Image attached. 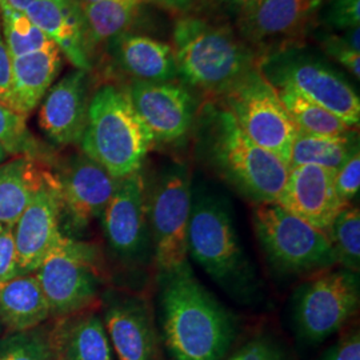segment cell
<instances>
[{"label": "cell", "instance_id": "6da1fadb", "mask_svg": "<svg viewBox=\"0 0 360 360\" xmlns=\"http://www.w3.org/2000/svg\"><path fill=\"white\" fill-rule=\"evenodd\" d=\"M158 328L167 360H227L236 321L190 263L159 275Z\"/></svg>", "mask_w": 360, "mask_h": 360}, {"label": "cell", "instance_id": "7a4b0ae2", "mask_svg": "<svg viewBox=\"0 0 360 360\" xmlns=\"http://www.w3.org/2000/svg\"><path fill=\"white\" fill-rule=\"evenodd\" d=\"M196 119V153L207 167L254 205L275 203L288 166L252 142L224 105L206 104Z\"/></svg>", "mask_w": 360, "mask_h": 360}, {"label": "cell", "instance_id": "3957f363", "mask_svg": "<svg viewBox=\"0 0 360 360\" xmlns=\"http://www.w3.org/2000/svg\"><path fill=\"white\" fill-rule=\"evenodd\" d=\"M154 136L129 101L127 91L104 84L91 96L82 153L112 175L126 178L142 169Z\"/></svg>", "mask_w": 360, "mask_h": 360}, {"label": "cell", "instance_id": "277c9868", "mask_svg": "<svg viewBox=\"0 0 360 360\" xmlns=\"http://www.w3.org/2000/svg\"><path fill=\"white\" fill-rule=\"evenodd\" d=\"M178 74L191 87L223 95L255 67L254 55L229 27L184 16L174 27Z\"/></svg>", "mask_w": 360, "mask_h": 360}, {"label": "cell", "instance_id": "5b68a950", "mask_svg": "<svg viewBox=\"0 0 360 360\" xmlns=\"http://www.w3.org/2000/svg\"><path fill=\"white\" fill-rule=\"evenodd\" d=\"M187 251L226 291L240 295L250 290L252 269L224 199L206 193L193 196Z\"/></svg>", "mask_w": 360, "mask_h": 360}, {"label": "cell", "instance_id": "8992f818", "mask_svg": "<svg viewBox=\"0 0 360 360\" xmlns=\"http://www.w3.org/2000/svg\"><path fill=\"white\" fill-rule=\"evenodd\" d=\"M144 206L158 275L187 263V233L193 207L191 175L186 165L169 163L147 179Z\"/></svg>", "mask_w": 360, "mask_h": 360}, {"label": "cell", "instance_id": "52a82bcc", "mask_svg": "<svg viewBox=\"0 0 360 360\" xmlns=\"http://www.w3.org/2000/svg\"><path fill=\"white\" fill-rule=\"evenodd\" d=\"M252 224L271 267L288 276H314L338 266L326 232L275 203L255 205Z\"/></svg>", "mask_w": 360, "mask_h": 360}, {"label": "cell", "instance_id": "ba28073f", "mask_svg": "<svg viewBox=\"0 0 360 360\" xmlns=\"http://www.w3.org/2000/svg\"><path fill=\"white\" fill-rule=\"evenodd\" d=\"M34 274L56 319L94 309L103 294L99 250L82 239L63 236Z\"/></svg>", "mask_w": 360, "mask_h": 360}, {"label": "cell", "instance_id": "9c48e42d", "mask_svg": "<svg viewBox=\"0 0 360 360\" xmlns=\"http://www.w3.org/2000/svg\"><path fill=\"white\" fill-rule=\"evenodd\" d=\"M259 68L275 89L290 87L340 117L351 129H358V94L345 77L319 58L287 47L267 55Z\"/></svg>", "mask_w": 360, "mask_h": 360}, {"label": "cell", "instance_id": "30bf717a", "mask_svg": "<svg viewBox=\"0 0 360 360\" xmlns=\"http://www.w3.org/2000/svg\"><path fill=\"white\" fill-rule=\"evenodd\" d=\"M360 303L359 274L330 269L300 284L292 297V322L297 338L319 345L340 331Z\"/></svg>", "mask_w": 360, "mask_h": 360}, {"label": "cell", "instance_id": "8fae6325", "mask_svg": "<svg viewBox=\"0 0 360 360\" xmlns=\"http://www.w3.org/2000/svg\"><path fill=\"white\" fill-rule=\"evenodd\" d=\"M221 96V105L231 112L245 135L288 166L297 129L278 91L259 65L252 67Z\"/></svg>", "mask_w": 360, "mask_h": 360}, {"label": "cell", "instance_id": "7c38bea8", "mask_svg": "<svg viewBox=\"0 0 360 360\" xmlns=\"http://www.w3.org/2000/svg\"><path fill=\"white\" fill-rule=\"evenodd\" d=\"M60 190V231L80 239L101 220L119 179L87 155H71L52 168Z\"/></svg>", "mask_w": 360, "mask_h": 360}, {"label": "cell", "instance_id": "4fadbf2b", "mask_svg": "<svg viewBox=\"0 0 360 360\" xmlns=\"http://www.w3.org/2000/svg\"><path fill=\"white\" fill-rule=\"evenodd\" d=\"M144 174H131L117 181L101 218L111 252L127 266H146L153 260V243L144 206Z\"/></svg>", "mask_w": 360, "mask_h": 360}, {"label": "cell", "instance_id": "5bb4252c", "mask_svg": "<svg viewBox=\"0 0 360 360\" xmlns=\"http://www.w3.org/2000/svg\"><path fill=\"white\" fill-rule=\"evenodd\" d=\"M103 323L117 360H165L154 309L142 294L108 290L101 297Z\"/></svg>", "mask_w": 360, "mask_h": 360}, {"label": "cell", "instance_id": "9a60e30c", "mask_svg": "<svg viewBox=\"0 0 360 360\" xmlns=\"http://www.w3.org/2000/svg\"><path fill=\"white\" fill-rule=\"evenodd\" d=\"M60 208L59 183L51 168L38 193L13 226L19 275L34 274L63 238Z\"/></svg>", "mask_w": 360, "mask_h": 360}, {"label": "cell", "instance_id": "2e32d148", "mask_svg": "<svg viewBox=\"0 0 360 360\" xmlns=\"http://www.w3.org/2000/svg\"><path fill=\"white\" fill-rule=\"evenodd\" d=\"M129 101L155 143H175L188 135L198 115L193 94L171 82L150 83L132 80L126 89Z\"/></svg>", "mask_w": 360, "mask_h": 360}, {"label": "cell", "instance_id": "e0dca14e", "mask_svg": "<svg viewBox=\"0 0 360 360\" xmlns=\"http://www.w3.org/2000/svg\"><path fill=\"white\" fill-rule=\"evenodd\" d=\"M90 101L89 71L77 68L44 95L39 104V127L58 147L79 144L87 124Z\"/></svg>", "mask_w": 360, "mask_h": 360}, {"label": "cell", "instance_id": "ac0fdd59", "mask_svg": "<svg viewBox=\"0 0 360 360\" xmlns=\"http://www.w3.org/2000/svg\"><path fill=\"white\" fill-rule=\"evenodd\" d=\"M276 203L323 232H327L338 214L347 206L335 191L334 172L318 166L288 168Z\"/></svg>", "mask_w": 360, "mask_h": 360}, {"label": "cell", "instance_id": "d6986e66", "mask_svg": "<svg viewBox=\"0 0 360 360\" xmlns=\"http://www.w3.org/2000/svg\"><path fill=\"white\" fill-rule=\"evenodd\" d=\"M328 0H260L240 13L239 27L251 43L263 44L302 37Z\"/></svg>", "mask_w": 360, "mask_h": 360}, {"label": "cell", "instance_id": "ffe728a7", "mask_svg": "<svg viewBox=\"0 0 360 360\" xmlns=\"http://www.w3.org/2000/svg\"><path fill=\"white\" fill-rule=\"evenodd\" d=\"M25 13L77 70L90 71V41L75 0H35Z\"/></svg>", "mask_w": 360, "mask_h": 360}, {"label": "cell", "instance_id": "44dd1931", "mask_svg": "<svg viewBox=\"0 0 360 360\" xmlns=\"http://www.w3.org/2000/svg\"><path fill=\"white\" fill-rule=\"evenodd\" d=\"M58 321L51 331L55 360H115L103 319L95 309Z\"/></svg>", "mask_w": 360, "mask_h": 360}, {"label": "cell", "instance_id": "7402d4cb", "mask_svg": "<svg viewBox=\"0 0 360 360\" xmlns=\"http://www.w3.org/2000/svg\"><path fill=\"white\" fill-rule=\"evenodd\" d=\"M116 63L134 80L166 83L179 77L172 47L158 39L124 32L112 39Z\"/></svg>", "mask_w": 360, "mask_h": 360}, {"label": "cell", "instance_id": "603a6c76", "mask_svg": "<svg viewBox=\"0 0 360 360\" xmlns=\"http://www.w3.org/2000/svg\"><path fill=\"white\" fill-rule=\"evenodd\" d=\"M13 59V96L16 112L28 116L43 101L59 75L63 60L58 47Z\"/></svg>", "mask_w": 360, "mask_h": 360}, {"label": "cell", "instance_id": "cb8c5ba5", "mask_svg": "<svg viewBox=\"0 0 360 360\" xmlns=\"http://www.w3.org/2000/svg\"><path fill=\"white\" fill-rule=\"evenodd\" d=\"M50 316L49 302L35 274L18 275L0 287V323L8 333L37 328Z\"/></svg>", "mask_w": 360, "mask_h": 360}, {"label": "cell", "instance_id": "d4e9b609", "mask_svg": "<svg viewBox=\"0 0 360 360\" xmlns=\"http://www.w3.org/2000/svg\"><path fill=\"white\" fill-rule=\"evenodd\" d=\"M51 168L31 158H13L0 165V223L13 227Z\"/></svg>", "mask_w": 360, "mask_h": 360}, {"label": "cell", "instance_id": "484cf974", "mask_svg": "<svg viewBox=\"0 0 360 360\" xmlns=\"http://www.w3.org/2000/svg\"><path fill=\"white\" fill-rule=\"evenodd\" d=\"M356 150H359V139L355 129L339 136L309 135L297 131L288 168L318 166L335 174Z\"/></svg>", "mask_w": 360, "mask_h": 360}, {"label": "cell", "instance_id": "4316f807", "mask_svg": "<svg viewBox=\"0 0 360 360\" xmlns=\"http://www.w3.org/2000/svg\"><path fill=\"white\" fill-rule=\"evenodd\" d=\"M142 0H101L80 4L90 46L124 34L136 18Z\"/></svg>", "mask_w": 360, "mask_h": 360}, {"label": "cell", "instance_id": "83f0119b", "mask_svg": "<svg viewBox=\"0 0 360 360\" xmlns=\"http://www.w3.org/2000/svg\"><path fill=\"white\" fill-rule=\"evenodd\" d=\"M279 98L299 132L322 136H339L351 129L340 117L311 102L290 87L276 89Z\"/></svg>", "mask_w": 360, "mask_h": 360}, {"label": "cell", "instance_id": "f1b7e54d", "mask_svg": "<svg viewBox=\"0 0 360 360\" xmlns=\"http://www.w3.org/2000/svg\"><path fill=\"white\" fill-rule=\"evenodd\" d=\"M0 147L13 158H31L53 167L52 153L27 126V116L0 103Z\"/></svg>", "mask_w": 360, "mask_h": 360}, {"label": "cell", "instance_id": "f546056e", "mask_svg": "<svg viewBox=\"0 0 360 360\" xmlns=\"http://www.w3.org/2000/svg\"><path fill=\"white\" fill-rule=\"evenodd\" d=\"M0 23L6 46L11 58L49 50L56 44L32 23L26 13L0 3Z\"/></svg>", "mask_w": 360, "mask_h": 360}, {"label": "cell", "instance_id": "4dcf8cb0", "mask_svg": "<svg viewBox=\"0 0 360 360\" xmlns=\"http://www.w3.org/2000/svg\"><path fill=\"white\" fill-rule=\"evenodd\" d=\"M327 236L334 248L338 266L359 274L360 211L359 207L347 205L331 223Z\"/></svg>", "mask_w": 360, "mask_h": 360}, {"label": "cell", "instance_id": "1f68e13d", "mask_svg": "<svg viewBox=\"0 0 360 360\" xmlns=\"http://www.w3.org/2000/svg\"><path fill=\"white\" fill-rule=\"evenodd\" d=\"M0 360H55L51 333L39 326L6 335L0 339Z\"/></svg>", "mask_w": 360, "mask_h": 360}, {"label": "cell", "instance_id": "d6a6232c", "mask_svg": "<svg viewBox=\"0 0 360 360\" xmlns=\"http://www.w3.org/2000/svg\"><path fill=\"white\" fill-rule=\"evenodd\" d=\"M227 360H291V356L270 335H257L247 340Z\"/></svg>", "mask_w": 360, "mask_h": 360}, {"label": "cell", "instance_id": "836d02e7", "mask_svg": "<svg viewBox=\"0 0 360 360\" xmlns=\"http://www.w3.org/2000/svg\"><path fill=\"white\" fill-rule=\"evenodd\" d=\"M335 191L345 205L358 196L360 188V153L356 150L334 174Z\"/></svg>", "mask_w": 360, "mask_h": 360}, {"label": "cell", "instance_id": "e575fe53", "mask_svg": "<svg viewBox=\"0 0 360 360\" xmlns=\"http://www.w3.org/2000/svg\"><path fill=\"white\" fill-rule=\"evenodd\" d=\"M323 22L331 30L346 31L359 27L360 0H330Z\"/></svg>", "mask_w": 360, "mask_h": 360}, {"label": "cell", "instance_id": "d590c367", "mask_svg": "<svg viewBox=\"0 0 360 360\" xmlns=\"http://www.w3.org/2000/svg\"><path fill=\"white\" fill-rule=\"evenodd\" d=\"M324 52L345 65L348 71L359 80L360 77V52L352 50L343 38V35L326 34L319 38Z\"/></svg>", "mask_w": 360, "mask_h": 360}, {"label": "cell", "instance_id": "8d00e7d4", "mask_svg": "<svg viewBox=\"0 0 360 360\" xmlns=\"http://www.w3.org/2000/svg\"><path fill=\"white\" fill-rule=\"evenodd\" d=\"M18 275V257L13 227H6V230L0 233V287Z\"/></svg>", "mask_w": 360, "mask_h": 360}, {"label": "cell", "instance_id": "74e56055", "mask_svg": "<svg viewBox=\"0 0 360 360\" xmlns=\"http://www.w3.org/2000/svg\"><path fill=\"white\" fill-rule=\"evenodd\" d=\"M319 360H360L359 330L351 328L342 335L333 346L323 352Z\"/></svg>", "mask_w": 360, "mask_h": 360}, {"label": "cell", "instance_id": "f35d334b", "mask_svg": "<svg viewBox=\"0 0 360 360\" xmlns=\"http://www.w3.org/2000/svg\"><path fill=\"white\" fill-rule=\"evenodd\" d=\"M13 59L6 46L0 23V103L15 110L13 96Z\"/></svg>", "mask_w": 360, "mask_h": 360}, {"label": "cell", "instance_id": "ab89813d", "mask_svg": "<svg viewBox=\"0 0 360 360\" xmlns=\"http://www.w3.org/2000/svg\"><path fill=\"white\" fill-rule=\"evenodd\" d=\"M158 3L162 7H166L168 10H175V11H184L193 4L195 0H153Z\"/></svg>", "mask_w": 360, "mask_h": 360}, {"label": "cell", "instance_id": "60d3db41", "mask_svg": "<svg viewBox=\"0 0 360 360\" xmlns=\"http://www.w3.org/2000/svg\"><path fill=\"white\" fill-rule=\"evenodd\" d=\"M226 1L233 8H236L239 13H242L250 10L251 7H254L260 0H226Z\"/></svg>", "mask_w": 360, "mask_h": 360}, {"label": "cell", "instance_id": "b9f144b4", "mask_svg": "<svg viewBox=\"0 0 360 360\" xmlns=\"http://www.w3.org/2000/svg\"><path fill=\"white\" fill-rule=\"evenodd\" d=\"M34 1L35 0H0V3L11 7L13 10L22 11V13H25Z\"/></svg>", "mask_w": 360, "mask_h": 360}, {"label": "cell", "instance_id": "7bdbcfd3", "mask_svg": "<svg viewBox=\"0 0 360 360\" xmlns=\"http://www.w3.org/2000/svg\"><path fill=\"white\" fill-rule=\"evenodd\" d=\"M7 158H8L7 153L0 147V165H1V163H4V162L7 160Z\"/></svg>", "mask_w": 360, "mask_h": 360}, {"label": "cell", "instance_id": "ee69618b", "mask_svg": "<svg viewBox=\"0 0 360 360\" xmlns=\"http://www.w3.org/2000/svg\"><path fill=\"white\" fill-rule=\"evenodd\" d=\"M77 3V6L80 4H89V3H95V1H101V0H75Z\"/></svg>", "mask_w": 360, "mask_h": 360}, {"label": "cell", "instance_id": "f6af8a7d", "mask_svg": "<svg viewBox=\"0 0 360 360\" xmlns=\"http://www.w3.org/2000/svg\"><path fill=\"white\" fill-rule=\"evenodd\" d=\"M6 227H7V226H4V224H1V223H0V233L6 230Z\"/></svg>", "mask_w": 360, "mask_h": 360}, {"label": "cell", "instance_id": "bcb514c9", "mask_svg": "<svg viewBox=\"0 0 360 360\" xmlns=\"http://www.w3.org/2000/svg\"><path fill=\"white\" fill-rule=\"evenodd\" d=\"M1 328H3V326H1V323H0V331H1Z\"/></svg>", "mask_w": 360, "mask_h": 360}]
</instances>
